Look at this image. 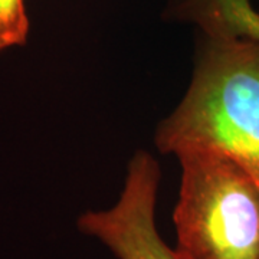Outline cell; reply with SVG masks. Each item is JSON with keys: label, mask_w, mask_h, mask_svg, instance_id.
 Listing matches in <instances>:
<instances>
[{"label": "cell", "mask_w": 259, "mask_h": 259, "mask_svg": "<svg viewBox=\"0 0 259 259\" xmlns=\"http://www.w3.org/2000/svg\"><path fill=\"white\" fill-rule=\"evenodd\" d=\"M173 222L182 259H259V186L229 156L187 150Z\"/></svg>", "instance_id": "obj_2"}, {"label": "cell", "mask_w": 259, "mask_h": 259, "mask_svg": "<svg viewBox=\"0 0 259 259\" xmlns=\"http://www.w3.org/2000/svg\"><path fill=\"white\" fill-rule=\"evenodd\" d=\"M28 35L29 19L25 0H0V52L23 47Z\"/></svg>", "instance_id": "obj_4"}, {"label": "cell", "mask_w": 259, "mask_h": 259, "mask_svg": "<svg viewBox=\"0 0 259 259\" xmlns=\"http://www.w3.org/2000/svg\"><path fill=\"white\" fill-rule=\"evenodd\" d=\"M160 179L157 160L137 151L130 160L117 203L105 210L82 213L76 221L79 232L98 239L117 259H182L157 231Z\"/></svg>", "instance_id": "obj_3"}, {"label": "cell", "mask_w": 259, "mask_h": 259, "mask_svg": "<svg viewBox=\"0 0 259 259\" xmlns=\"http://www.w3.org/2000/svg\"><path fill=\"white\" fill-rule=\"evenodd\" d=\"M154 143L163 154L223 153L259 186V40L204 36L190 87Z\"/></svg>", "instance_id": "obj_1"}]
</instances>
